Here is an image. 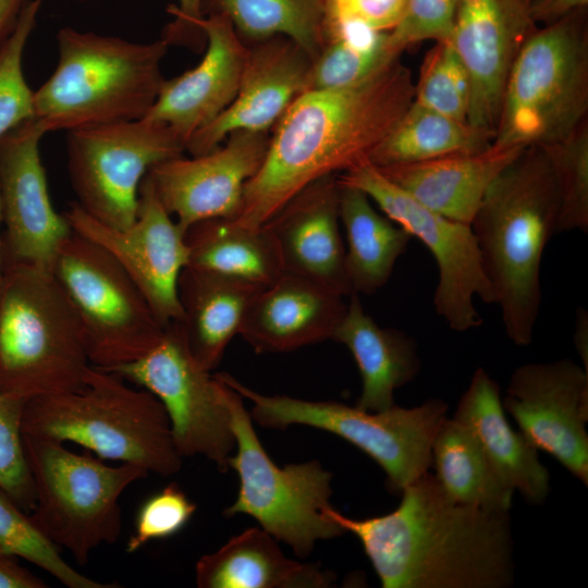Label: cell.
Segmentation results:
<instances>
[{
    "label": "cell",
    "mask_w": 588,
    "mask_h": 588,
    "mask_svg": "<svg viewBox=\"0 0 588 588\" xmlns=\"http://www.w3.org/2000/svg\"><path fill=\"white\" fill-rule=\"evenodd\" d=\"M41 3L42 0L25 3L14 29L0 46V138L35 118L34 91L24 76L23 54Z\"/></svg>",
    "instance_id": "37"
},
{
    "label": "cell",
    "mask_w": 588,
    "mask_h": 588,
    "mask_svg": "<svg viewBox=\"0 0 588 588\" xmlns=\"http://www.w3.org/2000/svg\"><path fill=\"white\" fill-rule=\"evenodd\" d=\"M188 265L264 286L275 281L283 267L270 230L242 226L228 218L203 220L185 232Z\"/></svg>",
    "instance_id": "30"
},
{
    "label": "cell",
    "mask_w": 588,
    "mask_h": 588,
    "mask_svg": "<svg viewBox=\"0 0 588 588\" xmlns=\"http://www.w3.org/2000/svg\"><path fill=\"white\" fill-rule=\"evenodd\" d=\"M574 344L583 360L584 369L588 371V313L584 308L576 311Z\"/></svg>",
    "instance_id": "47"
},
{
    "label": "cell",
    "mask_w": 588,
    "mask_h": 588,
    "mask_svg": "<svg viewBox=\"0 0 588 588\" xmlns=\"http://www.w3.org/2000/svg\"><path fill=\"white\" fill-rule=\"evenodd\" d=\"M216 377L253 403L249 415L264 428L303 425L331 432L369 455L387 474L388 488L401 491L428 471L436 432L446 417L440 399L404 408L368 412L334 401H307L287 395H265L226 372Z\"/></svg>",
    "instance_id": "9"
},
{
    "label": "cell",
    "mask_w": 588,
    "mask_h": 588,
    "mask_svg": "<svg viewBox=\"0 0 588 588\" xmlns=\"http://www.w3.org/2000/svg\"><path fill=\"white\" fill-rule=\"evenodd\" d=\"M224 385L235 436V454L228 464L240 482L236 500L224 515L253 517L298 558H307L317 541L345 532L326 512L331 505L332 474L318 461L275 465L255 431L242 396Z\"/></svg>",
    "instance_id": "10"
},
{
    "label": "cell",
    "mask_w": 588,
    "mask_h": 588,
    "mask_svg": "<svg viewBox=\"0 0 588 588\" xmlns=\"http://www.w3.org/2000/svg\"><path fill=\"white\" fill-rule=\"evenodd\" d=\"M23 444L35 487L32 519L85 565L94 550L120 538V497L149 473L128 463L108 465L89 451L77 454L64 443L24 432Z\"/></svg>",
    "instance_id": "8"
},
{
    "label": "cell",
    "mask_w": 588,
    "mask_h": 588,
    "mask_svg": "<svg viewBox=\"0 0 588 588\" xmlns=\"http://www.w3.org/2000/svg\"><path fill=\"white\" fill-rule=\"evenodd\" d=\"M336 180L363 191L389 219L430 250L439 269L433 306L449 327L464 332L480 326L474 298L494 304V295L471 226L428 209L369 160L338 174Z\"/></svg>",
    "instance_id": "14"
},
{
    "label": "cell",
    "mask_w": 588,
    "mask_h": 588,
    "mask_svg": "<svg viewBox=\"0 0 588 588\" xmlns=\"http://www.w3.org/2000/svg\"><path fill=\"white\" fill-rule=\"evenodd\" d=\"M522 434L588 485V371L563 358L512 373L502 401Z\"/></svg>",
    "instance_id": "16"
},
{
    "label": "cell",
    "mask_w": 588,
    "mask_h": 588,
    "mask_svg": "<svg viewBox=\"0 0 588 588\" xmlns=\"http://www.w3.org/2000/svg\"><path fill=\"white\" fill-rule=\"evenodd\" d=\"M388 33L352 21L330 25L313 60L308 90L354 86L400 59L388 46Z\"/></svg>",
    "instance_id": "34"
},
{
    "label": "cell",
    "mask_w": 588,
    "mask_h": 588,
    "mask_svg": "<svg viewBox=\"0 0 588 588\" xmlns=\"http://www.w3.org/2000/svg\"><path fill=\"white\" fill-rule=\"evenodd\" d=\"M51 272L81 318L93 366L109 369L137 360L162 340L168 326L98 244L73 232L60 246Z\"/></svg>",
    "instance_id": "11"
},
{
    "label": "cell",
    "mask_w": 588,
    "mask_h": 588,
    "mask_svg": "<svg viewBox=\"0 0 588 588\" xmlns=\"http://www.w3.org/2000/svg\"><path fill=\"white\" fill-rule=\"evenodd\" d=\"M560 196L542 147L524 149L488 187L470 223L504 330L527 346L541 305L540 267Z\"/></svg>",
    "instance_id": "3"
},
{
    "label": "cell",
    "mask_w": 588,
    "mask_h": 588,
    "mask_svg": "<svg viewBox=\"0 0 588 588\" xmlns=\"http://www.w3.org/2000/svg\"><path fill=\"white\" fill-rule=\"evenodd\" d=\"M87 1V0H82ZM177 5H171L169 11L175 16L169 25L164 38L170 42L195 40L204 36L198 27V22L204 17L203 0H177Z\"/></svg>",
    "instance_id": "43"
},
{
    "label": "cell",
    "mask_w": 588,
    "mask_h": 588,
    "mask_svg": "<svg viewBox=\"0 0 588 588\" xmlns=\"http://www.w3.org/2000/svg\"><path fill=\"white\" fill-rule=\"evenodd\" d=\"M203 13L225 15L241 38L291 39L313 60L323 46V0H203Z\"/></svg>",
    "instance_id": "33"
},
{
    "label": "cell",
    "mask_w": 588,
    "mask_h": 588,
    "mask_svg": "<svg viewBox=\"0 0 588 588\" xmlns=\"http://www.w3.org/2000/svg\"><path fill=\"white\" fill-rule=\"evenodd\" d=\"M64 216L73 232L101 246L123 267L164 326L181 321L177 283L188 265L185 232L163 207L147 175L139 187L136 218L126 228L96 220L76 201Z\"/></svg>",
    "instance_id": "15"
},
{
    "label": "cell",
    "mask_w": 588,
    "mask_h": 588,
    "mask_svg": "<svg viewBox=\"0 0 588 588\" xmlns=\"http://www.w3.org/2000/svg\"><path fill=\"white\" fill-rule=\"evenodd\" d=\"M2 222H3V217H2V205H1V197H0V225ZM1 278H2V256H1V235H0V281H1Z\"/></svg>",
    "instance_id": "48"
},
{
    "label": "cell",
    "mask_w": 588,
    "mask_h": 588,
    "mask_svg": "<svg viewBox=\"0 0 588 588\" xmlns=\"http://www.w3.org/2000/svg\"><path fill=\"white\" fill-rule=\"evenodd\" d=\"M269 138L267 133L234 132L209 152L168 159L146 175L184 232L203 220L233 219L246 183L262 163Z\"/></svg>",
    "instance_id": "18"
},
{
    "label": "cell",
    "mask_w": 588,
    "mask_h": 588,
    "mask_svg": "<svg viewBox=\"0 0 588 588\" xmlns=\"http://www.w3.org/2000/svg\"><path fill=\"white\" fill-rule=\"evenodd\" d=\"M524 149L491 144L479 152L379 170L428 209L470 225L490 184Z\"/></svg>",
    "instance_id": "24"
},
{
    "label": "cell",
    "mask_w": 588,
    "mask_h": 588,
    "mask_svg": "<svg viewBox=\"0 0 588 588\" xmlns=\"http://www.w3.org/2000/svg\"><path fill=\"white\" fill-rule=\"evenodd\" d=\"M494 133L412 102L369 161L378 168L420 162L487 149Z\"/></svg>",
    "instance_id": "32"
},
{
    "label": "cell",
    "mask_w": 588,
    "mask_h": 588,
    "mask_svg": "<svg viewBox=\"0 0 588 588\" xmlns=\"http://www.w3.org/2000/svg\"><path fill=\"white\" fill-rule=\"evenodd\" d=\"M339 198L336 175L322 177L264 225L277 242L283 272L307 278L346 296L352 290L339 228Z\"/></svg>",
    "instance_id": "22"
},
{
    "label": "cell",
    "mask_w": 588,
    "mask_h": 588,
    "mask_svg": "<svg viewBox=\"0 0 588 588\" xmlns=\"http://www.w3.org/2000/svg\"><path fill=\"white\" fill-rule=\"evenodd\" d=\"M105 370L161 402L182 457L201 455L220 471L229 469L235 436L225 385L193 357L179 322H171L160 343L145 356Z\"/></svg>",
    "instance_id": "13"
},
{
    "label": "cell",
    "mask_w": 588,
    "mask_h": 588,
    "mask_svg": "<svg viewBox=\"0 0 588 588\" xmlns=\"http://www.w3.org/2000/svg\"><path fill=\"white\" fill-rule=\"evenodd\" d=\"M44 1V0H42Z\"/></svg>",
    "instance_id": "50"
},
{
    "label": "cell",
    "mask_w": 588,
    "mask_h": 588,
    "mask_svg": "<svg viewBox=\"0 0 588 588\" xmlns=\"http://www.w3.org/2000/svg\"><path fill=\"white\" fill-rule=\"evenodd\" d=\"M46 134L36 118L0 138V197L4 234L2 259L51 271L62 243L73 233L49 195L40 140Z\"/></svg>",
    "instance_id": "17"
},
{
    "label": "cell",
    "mask_w": 588,
    "mask_h": 588,
    "mask_svg": "<svg viewBox=\"0 0 588 588\" xmlns=\"http://www.w3.org/2000/svg\"><path fill=\"white\" fill-rule=\"evenodd\" d=\"M343 295L283 272L252 302L240 335L257 353H283L332 339L347 308Z\"/></svg>",
    "instance_id": "23"
},
{
    "label": "cell",
    "mask_w": 588,
    "mask_h": 588,
    "mask_svg": "<svg viewBox=\"0 0 588 588\" xmlns=\"http://www.w3.org/2000/svg\"><path fill=\"white\" fill-rule=\"evenodd\" d=\"M170 45L61 28L56 69L34 91L35 118L46 133L145 118L164 82Z\"/></svg>",
    "instance_id": "4"
},
{
    "label": "cell",
    "mask_w": 588,
    "mask_h": 588,
    "mask_svg": "<svg viewBox=\"0 0 588 588\" xmlns=\"http://www.w3.org/2000/svg\"><path fill=\"white\" fill-rule=\"evenodd\" d=\"M90 366L81 318L53 273L2 259L0 394L77 391Z\"/></svg>",
    "instance_id": "6"
},
{
    "label": "cell",
    "mask_w": 588,
    "mask_h": 588,
    "mask_svg": "<svg viewBox=\"0 0 588 588\" xmlns=\"http://www.w3.org/2000/svg\"><path fill=\"white\" fill-rule=\"evenodd\" d=\"M311 65V57L285 37L248 48L235 98L187 140L185 151L204 155L238 131L268 133L290 105L308 90Z\"/></svg>",
    "instance_id": "20"
},
{
    "label": "cell",
    "mask_w": 588,
    "mask_h": 588,
    "mask_svg": "<svg viewBox=\"0 0 588 588\" xmlns=\"http://www.w3.org/2000/svg\"><path fill=\"white\" fill-rule=\"evenodd\" d=\"M195 580L199 588H323L331 586L335 575L286 558L277 539L252 527L201 556Z\"/></svg>",
    "instance_id": "28"
},
{
    "label": "cell",
    "mask_w": 588,
    "mask_h": 588,
    "mask_svg": "<svg viewBox=\"0 0 588 588\" xmlns=\"http://www.w3.org/2000/svg\"><path fill=\"white\" fill-rule=\"evenodd\" d=\"M332 340L345 345L358 367L363 388L356 406L368 412L394 406V391L413 381L420 370L416 341L404 331L380 327L351 294L346 313Z\"/></svg>",
    "instance_id": "27"
},
{
    "label": "cell",
    "mask_w": 588,
    "mask_h": 588,
    "mask_svg": "<svg viewBox=\"0 0 588 588\" xmlns=\"http://www.w3.org/2000/svg\"><path fill=\"white\" fill-rule=\"evenodd\" d=\"M414 94L411 70L397 59L354 86L299 95L274 125L232 220L260 228L310 184L368 160Z\"/></svg>",
    "instance_id": "1"
},
{
    "label": "cell",
    "mask_w": 588,
    "mask_h": 588,
    "mask_svg": "<svg viewBox=\"0 0 588 588\" xmlns=\"http://www.w3.org/2000/svg\"><path fill=\"white\" fill-rule=\"evenodd\" d=\"M196 510L197 505L176 483H169L139 506L125 551L135 553L150 541L174 536L187 525Z\"/></svg>",
    "instance_id": "40"
},
{
    "label": "cell",
    "mask_w": 588,
    "mask_h": 588,
    "mask_svg": "<svg viewBox=\"0 0 588 588\" xmlns=\"http://www.w3.org/2000/svg\"><path fill=\"white\" fill-rule=\"evenodd\" d=\"M47 583L21 566L17 558L0 554V588H47Z\"/></svg>",
    "instance_id": "45"
},
{
    "label": "cell",
    "mask_w": 588,
    "mask_h": 588,
    "mask_svg": "<svg viewBox=\"0 0 588 588\" xmlns=\"http://www.w3.org/2000/svg\"><path fill=\"white\" fill-rule=\"evenodd\" d=\"M0 554L26 560L49 573L69 588H117V583H102L72 567L57 547L21 509L0 489Z\"/></svg>",
    "instance_id": "35"
},
{
    "label": "cell",
    "mask_w": 588,
    "mask_h": 588,
    "mask_svg": "<svg viewBox=\"0 0 588 588\" xmlns=\"http://www.w3.org/2000/svg\"><path fill=\"white\" fill-rule=\"evenodd\" d=\"M408 0H323V20H347L379 32H390Z\"/></svg>",
    "instance_id": "42"
},
{
    "label": "cell",
    "mask_w": 588,
    "mask_h": 588,
    "mask_svg": "<svg viewBox=\"0 0 588 588\" xmlns=\"http://www.w3.org/2000/svg\"><path fill=\"white\" fill-rule=\"evenodd\" d=\"M22 431L73 442L101 460L134 464L160 476H171L182 466L161 402L93 365L82 389L25 400Z\"/></svg>",
    "instance_id": "5"
},
{
    "label": "cell",
    "mask_w": 588,
    "mask_h": 588,
    "mask_svg": "<svg viewBox=\"0 0 588 588\" xmlns=\"http://www.w3.org/2000/svg\"><path fill=\"white\" fill-rule=\"evenodd\" d=\"M458 0H408L397 24L388 33L389 48L401 54L425 40H449Z\"/></svg>",
    "instance_id": "41"
},
{
    "label": "cell",
    "mask_w": 588,
    "mask_h": 588,
    "mask_svg": "<svg viewBox=\"0 0 588 588\" xmlns=\"http://www.w3.org/2000/svg\"><path fill=\"white\" fill-rule=\"evenodd\" d=\"M587 5L588 0H531L528 11L536 25L546 26Z\"/></svg>",
    "instance_id": "44"
},
{
    "label": "cell",
    "mask_w": 588,
    "mask_h": 588,
    "mask_svg": "<svg viewBox=\"0 0 588 588\" xmlns=\"http://www.w3.org/2000/svg\"><path fill=\"white\" fill-rule=\"evenodd\" d=\"M454 418L478 439L492 466L513 491L541 504L550 491V475L538 450L515 431L505 416L499 384L478 368L462 395Z\"/></svg>",
    "instance_id": "25"
},
{
    "label": "cell",
    "mask_w": 588,
    "mask_h": 588,
    "mask_svg": "<svg viewBox=\"0 0 588 588\" xmlns=\"http://www.w3.org/2000/svg\"><path fill=\"white\" fill-rule=\"evenodd\" d=\"M436 478L455 502L509 512L513 490L501 479L475 434L455 418H444L431 446Z\"/></svg>",
    "instance_id": "31"
},
{
    "label": "cell",
    "mask_w": 588,
    "mask_h": 588,
    "mask_svg": "<svg viewBox=\"0 0 588 588\" xmlns=\"http://www.w3.org/2000/svg\"><path fill=\"white\" fill-rule=\"evenodd\" d=\"M184 151L173 130L144 118L70 131L68 171L76 203L96 220L126 228L136 218L148 171Z\"/></svg>",
    "instance_id": "12"
},
{
    "label": "cell",
    "mask_w": 588,
    "mask_h": 588,
    "mask_svg": "<svg viewBox=\"0 0 588 588\" xmlns=\"http://www.w3.org/2000/svg\"><path fill=\"white\" fill-rule=\"evenodd\" d=\"M24 402L13 395L0 394V489L30 513L36 497L23 444Z\"/></svg>",
    "instance_id": "39"
},
{
    "label": "cell",
    "mask_w": 588,
    "mask_h": 588,
    "mask_svg": "<svg viewBox=\"0 0 588 588\" xmlns=\"http://www.w3.org/2000/svg\"><path fill=\"white\" fill-rule=\"evenodd\" d=\"M536 28L525 0H458L449 41L469 77V124L495 132L511 69Z\"/></svg>",
    "instance_id": "19"
},
{
    "label": "cell",
    "mask_w": 588,
    "mask_h": 588,
    "mask_svg": "<svg viewBox=\"0 0 588 588\" xmlns=\"http://www.w3.org/2000/svg\"><path fill=\"white\" fill-rule=\"evenodd\" d=\"M527 3H529L531 0H525Z\"/></svg>",
    "instance_id": "49"
},
{
    "label": "cell",
    "mask_w": 588,
    "mask_h": 588,
    "mask_svg": "<svg viewBox=\"0 0 588 588\" xmlns=\"http://www.w3.org/2000/svg\"><path fill=\"white\" fill-rule=\"evenodd\" d=\"M470 85L467 71L449 40L426 53L414 102L460 121H467Z\"/></svg>",
    "instance_id": "38"
},
{
    "label": "cell",
    "mask_w": 588,
    "mask_h": 588,
    "mask_svg": "<svg viewBox=\"0 0 588 588\" xmlns=\"http://www.w3.org/2000/svg\"><path fill=\"white\" fill-rule=\"evenodd\" d=\"M338 181V180H336ZM339 210L347 240L346 273L352 294H372L389 281L413 236L380 215L360 189L339 183Z\"/></svg>",
    "instance_id": "29"
},
{
    "label": "cell",
    "mask_w": 588,
    "mask_h": 588,
    "mask_svg": "<svg viewBox=\"0 0 588 588\" xmlns=\"http://www.w3.org/2000/svg\"><path fill=\"white\" fill-rule=\"evenodd\" d=\"M28 0H0V46L10 36Z\"/></svg>",
    "instance_id": "46"
},
{
    "label": "cell",
    "mask_w": 588,
    "mask_h": 588,
    "mask_svg": "<svg viewBox=\"0 0 588 588\" xmlns=\"http://www.w3.org/2000/svg\"><path fill=\"white\" fill-rule=\"evenodd\" d=\"M265 286L244 279L186 266L177 293L183 316L177 321L196 362L212 371L233 336L240 333L247 310Z\"/></svg>",
    "instance_id": "26"
},
{
    "label": "cell",
    "mask_w": 588,
    "mask_h": 588,
    "mask_svg": "<svg viewBox=\"0 0 588 588\" xmlns=\"http://www.w3.org/2000/svg\"><path fill=\"white\" fill-rule=\"evenodd\" d=\"M587 8L536 28L507 78L492 144L547 146L587 120Z\"/></svg>",
    "instance_id": "7"
},
{
    "label": "cell",
    "mask_w": 588,
    "mask_h": 588,
    "mask_svg": "<svg viewBox=\"0 0 588 588\" xmlns=\"http://www.w3.org/2000/svg\"><path fill=\"white\" fill-rule=\"evenodd\" d=\"M556 182L560 215L556 233L588 231V121L567 137L542 146Z\"/></svg>",
    "instance_id": "36"
},
{
    "label": "cell",
    "mask_w": 588,
    "mask_h": 588,
    "mask_svg": "<svg viewBox=\"0 0 588 588\" xmlns=\"http://www.w3.org/2000/svg\"><path fill=\"white\" fill-rule=\"evenodd\" d=\"M392 512L364 519L326 512L362 542L384 588H506L514 581L509 512L453 501L426 471Z\"/></svg>",
    "instance_id": "2"
},
{
    "label": "cell",
    "mask_w": 588,
    "mask_h": 588,
    "mask_svg": "<svg viewBox=\"0 0 588 588\" xmlns=\"http://www.w3.org/2000/svg\"><path fill=\"white\" fill-rule=\"evenodd\" d=\"M198 27L207 40L200 62L174 78L164 79L144 118L168 125L185 145L233 101L248 53L225 15L207 14Z\"/></svg>",
    "instance_id": "21"
}]
</instances>
